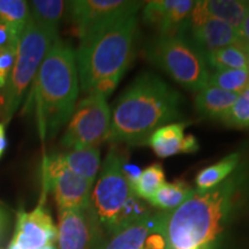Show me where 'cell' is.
<instances>
[{"mask_svg": "<svg viewBox=\"0 0 249 249\" xmlns=\"http://www.w3.org/2000/svg\"><path fill=\"white\" fill-rule=\"evenodd\" d=\"M240 160L241 155L239 152H233L222 158L217 163L201 170L195 177V191L202 193L220 185L224 180L234 172L240 164Z\"/></svg>", "mask_w": 249, "mask_h": 249, "instance_id": "cell-19", "label": "cell"}, {"mask_svg": "<svg viewBox=\"0 0 249 249\" xmlns=\"http://www.w3.org/2000/svg\"><path fill=\"white\" fill-rule=\"evenodd\" d=\"M166 238H165L163 227L160 231H156L148 236L143 249H166Z\"/></svg>", "mask_w": 249, "mask_h": 249, "instance_id": "cell-29", "label": "cell"}, {"mask_svg": "<svg viewBox=\"0 0 249 249\" xmlns=\"http://www.w3.org/2000/svg\"><path fill=\"white\" fill-rule=\"evenodd\" d=\"M18 44H12L0 50V88H4L14 66Z\"/></svg>", "mask_w": 249, "mask_h": 249, "instance_id": "cell-28", "label": "cell"}, {"mask_svg": "<svg viewBox=\"0 0 249 249\" xmlns=\"http://www.w3.org/2000/svg\"><path fill=\"white\" fill-rule=\"evenodd\" d=\"M229 92L240 93L249 86V68L247 70H223L210 73L208 85Z\"/></svg>", "mask_w": 249, "mask_h": 249, "instance_id": "cell-25", "label": "cell"}, {"mask_svg": "<svg viewBox=\"0 0 249 249\" xmlns=\"http://www.w3.org/2000/svg\"><path fill=\"white\" fill-rule=\"evenodd\" d=\"M189 39L205 55L226 46L240 43L239 31L223 21L209 18L200 26L188 30Z\"/></svg>", "mask_w": 249, "mask_h": 249, "instance_id": "cell-15", "label": "cell"}, {"mask_svg": "<svg viewBox=\"0 0 249 249\" xmlns=\"http://www.w3.org/2000/svg\"><path fill=\"white\" fill-rule=\"evenodd\" d=\"M6 222H7V216H6L4 210L0 209V235H1L2 231H4V229L6 226Z\"/></svg>", "mask_w": 249, "mask_h": 249, "instance_id": "cell-32", "label": "cell"}, {"mask_svg": "<svg viewBox=\"0 0 249 249\" xmlns=\"http://www.w3.org/2000/svg\"><path fill=\"white\" fill-rule=\"evenodd\" d=\"M249 177L239 164L229 178L194 192L178 209L165 213L166 249H217L246 189Z\"/></svg>", "mask_w": 249, "mask_h": 249, "instance_id": "cell-1", "label": "cell"}, {"mask_svg": "<svg viewBox=\"0 0 249 249\" xmlns=\"http://www.w3.org/2000/svg\"><path fill=\"white\" fill-rule=\"evenodd\" d=\"M55 156L62 166L89 181L95 182L101 167V152L98 148L79 149Z\"/></svg>", "mask_w": 249, "mask_h": 249, "instance_id": "cell-18", "label": "cell"}, {"mask_svg": "<svg viewBox=\"0 0 249 249\" xmlns=\"http://www.w3.org/2000/svg\"><path fill=\"white\" fill-rule=\"evenodd\" d=\"M239 37H240V43L246 49L249 50V11L246 15L244 22H242L240 29H239Z\"/></svg>", "mask_w": 249, "mask_h": 249, "instance_id": "cell-30", "label": "cell"}, {"mask_svg": "<svg viewBox=\"0 0 249 249\" xmlns=\"http://www.w3.org/2000/svg\"><path fill=\"white\" fill-rule=\"evenodd\" d=\"M111 127V110L107 98L92 92L77 103L61 139L65 148L79 150L98 148L107 141Z\"/></svg>", "mask_w": 249, "mask_h": 249, "instance_id": "cell-8", "label": "cell"}, {"mask_svg": "<svg viewBox=\"0 0 249 249\" xmlns=\"http://www.w3.org/2000/svg\"><path fill=\"white\" fill-rule=\"evenodd\" d=\"M40 139H52L70 121L79 93L75 53L57 38L40 65L34 86Z\"/></svg>", "mask_w": 249, "mask_h": 249, "instance_id": "cell-4", "label": "cell"}, {"mask_svg": "<svg viewBox=\"0 0 249 249\" xmlns=\"http://www.w3.org/2000/svg\"><path fill=\"white\" fill-rule=\"evenodd\" d=\"M143 1L130 0H75L68 1V14L77 36L112 18L136 14Z\"/></svg>", "mask_w": 249, "mask_h": 249, "instance_id": "cell-11", "label": "cell"}, {"mask_svg": "<svg viewBox=\"0 0 249 249\" xmlns=\"http://www.w3.org/2000/svg\"><path fill=\"white\" fill-rule=\"evenodd\" d=\"M58 33L36 24L29 18L18 42L17 57L2 92L4 124L11 121L22 102L24 93L44 60Z\"/></svg>", "mask_w": 249, "mask_h": 249, "instance_id": "cell-6", "label": "cell"}, {"mask_svg": "<svg viewBox=\"0 0 249 249\" xmlns=\"http://www.w3.org/2000/svg\"><path fill=\"white\" fill-rule=\"evenodd\" d=\"M209 68L214 71L247 70L249 68V51L241 43L226 46L205 55Z\"/></svg>", "mask_w": 249, "mask_h": 249, "instance_id": "cell-23", "label": "cell"}, {"mask_svg": "<svg viewBox=\"0 0 249 249\" xmlns=\"http://www.w3.org/2000/svg\"><path fill=\"white\" fill-rule=\"evenodd\" d=\"M40 249H57L53 246V244H49V245H46L45 247H43V248H40Z\"/></svg>", "mask_w": 249, "mask_h": 249, "instance_id": "cell-33", "label": "cell"}, {"mask_svg": "<svg viewBox=\"0 0 249 249\" xmlns=\"http://www.w3.org/2000/svg\"><path fill=\"white\" fill-rule=\"evenodd\" d=\"M102 226L91 204L82 209L59 211V249H91L101 238Z\"/></svg>", "mask_w": 249, "mask_h": 249, "instance_id": "cell-10", "label": "cell"}, {"mask_svg": "<svg viewBox=\"0 0 249 249\" xmlns=\"http://www.w3.org/2000/svg\"><path fill=\"white\" fill-rule=\"evenodd\" d=\"M193 0H155L143 6L142 21L158 36L186 35L194 7Z\"/></svg>", "mask_w": 249, "mask_h": 249, "instance_id": "cell-12", "label": "cell"}, {"mask_svg": "<svg viewBox=\"0 0 249 249\" xmlns=\"http://www.w3.org/2000/svg\"><path fill=\"white\" fill-rule=\"evenodd\" d=\"M203 2L210 18L223 21L238 31L249 11V1L244 0H203Z\"/></svg>", "mask_w": 249, "mask_h": 249, "instance_id": "cell-20", "label": "cell"}, {"mask_svg": "<svg viewBox=\"0 0 249 249\" xmlns=\"http://www.w3.org/2000/svg\"><path fill=\"white\" fill-rule=\"evenodd\" d=\"M144 54L189 91L198 92L208 85L211 71L205 54L186 35L156 36L147 43Z\"/></svg>", "mask_w": 249, "mask_h": 249, "instance_id": "cell-5", "label": "cell"}, {"mask_svg": "<svg viewBox=\"0 0 249 249\" xmlns=\"http://www.w3.org/2000/svg\"><path fill=\"white\" fill-rule=\"evenodd\" d=\"M44 196L30 213H18L14 235L7 249H40L57 240V227L45 210Z\"/></svg>", "mask_w": 249, "mask_h": 249, "instance_id": "cell-13", "label": "cell"}, {"mask_svg": "<svg viewBox=\"0 0 249 249\" xmlns=\"http://www.w3.org/2000/svg\"><path fill=\"white\" fill-rule=\"evenodd\" d=\"M186 126V123H173L156 129L148 140L149 147L160 158L196 152L198 142L192 134L185 135Z\"/></svg>", "mask_w": 249, "mask_h": 249, "instance_id": "cell-14", "label": "cell"}, {"mask_svg": "<svg viewBox=\"0 0 249 249\" xmlns=\"http://www.w3.org/2000/svg\"><path fill=\"white\" fill-rule=\"evenodd\" d=\"M181 96L151 71L135 77L114 103L107 141L147 144L156 129L181 117Z\"/></svg>", "mask_w": 249, "mask_h": 249, "instance_id": "cell-3", "label": "cell"}, {"mask_svg": "<svg viewBox=\"0 0 249 249\" xmlns=\"http://www.w3.org/2000/svg\"><path fill=\"white\" fill-rule=\"evenodd\" d=\"M124 161L123 154L111 148L103 161L90 200L102 229L111 234L128 226L127 209L135 197L124 173Z\"/></svg>", "mask_w": 249, "mask_h": 249, "instance_id": "cell-7", "label": "cell"}, {"mask_svg": "<svg viewBox=\"0 0 249 249\" xmlns=\"http://www.w3.org/2000/svg\"><path fill=\"white\" fill-rule=\"evenodd\" d=\"M67 7L68 1L62 0H34L29 5L30 20L40 27L58 33Z\"/></svg>", "mask_w": 249, "mask_h": 249, "instance_id": "cell-21", "label": "cell"}, {"mask_svg": "<svg viewBox=\"0 0 249 249\" xmlns=\"http://www.w3.org/2000/svg\"><path fill=\"white\" fill-rule=\"evenodd\" d=\"M239 93L229 92L216 87L207 86L196 92L195 110L207 119L220 120L231 108Z\"/></svg>", "mask_w": 249, "mask_h": 249, "instance_id": "cell-17", "label": "cell"}, {"mask_svg": "<svg viewBox=\"0 0 249 249\" xmlns=\"http://www.w3.org/2000/svg\"><path fill=\"white\" fill-rule=\"evenodd\" d=\"M93 182L62 166L57 156L46 157L43 164V194L51 191L59 211L89 207Z\"/></svg>", "mask_w": 249, "mask_h": 249, "instance_id": "cell-9", "label": "cell"}, {"mask_svg": "<svg viewBox=\"0 0 249 249\" xmlns=\"http://www.w3.org/2000/svg\"><path fill=\"white\" fill-rule=\"evenodd\" d=\"M164 224L165 213H150L120 230L99 249H143L148 236L156 231H160Z\"/></svg>", "mask_w": 249, "mask_h": 249, "instance_id": "cell-16", "label": "cell"}, {"mask_svg": "<svg viewBox=\"0 0 249 249\" xmlns=\"http://www.w3.org/2000/svg\"><path fill=\"white\" fill-rule=\"evenodd\" d=\"M165 181L164 169L160 164L155 163L141 171L136 181L132 183V191L139 198L148 201L156 194Z\"/></svg>", "mask_w": 249, "mask_h": 249, "instance_id": "cell-24", "label": "cell"}, {"mask_svg": "<svg viewBox=\"0 0 249 249\" xmlns=\"http://www.w3.org/2000/svg\"><path fill=\"white\" fill-rule=\"evenodd\" d=\"M6 148V138H5V126L4 124H0V157Z\"/></svg>", "mask_w": 249, "mask_h": 249, "instance_id": "cell-31", "label": "cell"}, {"mask_svg": "<svg viewBox=\"0 0 249 249\" xmlns=\"http://www.w3.org/2000/svg\"><path fill=\"white\" fill-rule=\"evenodd\" d=\"M138 15H124L81 34L75 60L83 93L107 98L132 64L138 40Z\"/></svg>", "mask_w": 249, "mask_h": 249, "instance_id": "cell-2", "label": "cell"}, {"mask_svg": "<svg viewBox=\"0 0 249 249\" xmlns=\"http://www.w3.org/2000/svg\"><path fill=\"white\" fill-rule=\"evenodd\" d=\"M30 18V8L23 0H0V21L23 31Z\"/></svg>", "mask_w": 249, "mask_h": 249, "instance_id": "cell-26", "label": "cell"}, {"mask_svg": "<svg viewBox=\"0 0 249 249\" xmlns=\"http://www.w3.org/2000/svg\"><path fill=\"white\" fill-rule=\"evenodd\" d=\"M194 192L195 189L185 181L165 182L149 200V203L164 213H170L185 203Z\"/></svg>", "mask_w": 249, "mask_h": 249, "instance_id": "cell-22", "label": "cell"}, {"mask_svg": "<svg viewBox=\"0 0 249 249\" xmlns=\"http://www.w3.org/2000/svg\"><path fill=\"white\" fill-rule=\"evenodd\" d=\"M220 121L227 127L236 129L249 128V86L240 92L235 102Z\"/></svg>", "mask_w": 249, "mask_h": 249, "instance_id": "cell-27", "label": "cell"}, {"mask_svg": "<svg viewBox=\"0 0 249 249\" xmlns=\"http://www.w3.org/2000/svg\"><path fill=\"white\" fill-rule=\"evenodd\" d=\"M248 51H249V50H248Z\"/></svg>", "mask_w": 249, "mask_h": 249, "instance_id": "cell-34", "label": "cell"}]
</instances>
